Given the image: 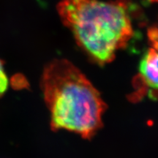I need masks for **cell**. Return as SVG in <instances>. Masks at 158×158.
<instances>
[{"label": "cell", "mask_w": 158, "mask_h": 158, "mask_svg": "<svg viewBox=\"0 0 158 158\" xmlns=\"http://www.w3.org/2000/svg\"><path fill=\"white\" fill-rule=\"evenodd\" d=\"M138 73L149 93L158 94V51L150 48L144 53L138 64Z\"/></svg>", "instance_id": "obj_3"}, {"label": "cell", "mask_w": 158, "mask_h": 158, "mask_svg": "<svg viewBox=\"0 0 158 158\" xmlns=\"http://www.w3.org/2000/svg\"><path fill=\"white\" fill-rule=\"evenodd\" d=\"M53 130H67L89 139L102 126L106 104L84 73L66 59H54L41 79Z\"/></svg>", "instance_id": "obj_1"}, {"label": "cell", "mask_w": 158, "mask_h": 158, "mask_svg": "<svg viewBox=\"0 0 158 158\" xmlns=\"http://www.w3.org/2000/svg\"><path fill=\"white\" fill-rule=\"evenodd\" d=\"M8 87V79L3 68V63L0 60V96L6 92Z\"/></svg>", "instance_id": "obj_5"}, {"label": "cell", "mask_w": 158, "mask_h": 158, "mask_svg": "<svg viewBox=\"0 0 158 158\" xmlns=\"http://www.w3.org/2000/svg\"><path fill=\"white\" fill-rule=\"evenodd\" d=\"M147 37L152 48L158 51V22L149 27L147 31Z\"/></svg>", "instance_id": "obj_4"}, {"label": "cell", "mask_w": 158, "mask_h": 158, "mask_svg": "<svg viewBox=\"0 0 158 158\" xmlns=\"http://www.w3.org/2000/svg\"><path fill=\"white\" fill-rule=\"evenodd\" d=\"M57 7L79 46L100 65L114 60L134 35L129 3L125 1L62 0Z\"/></svg>", "instance_id": "obj_2"}, {"label": "cell", "mask_w": 158, "mask_h": 158, "mask_svg": "<svg viewBox=\"0 0 158 158\" xmlns=\"http://www.w3.org/2000/svg\"><path fill=\"white\" fill-rule=\"evenodd\" d=\"M149 1L152 2H157L158 3V0H149Z\"/></svg>", "instance_id": "obj_6"}]
</instances>
